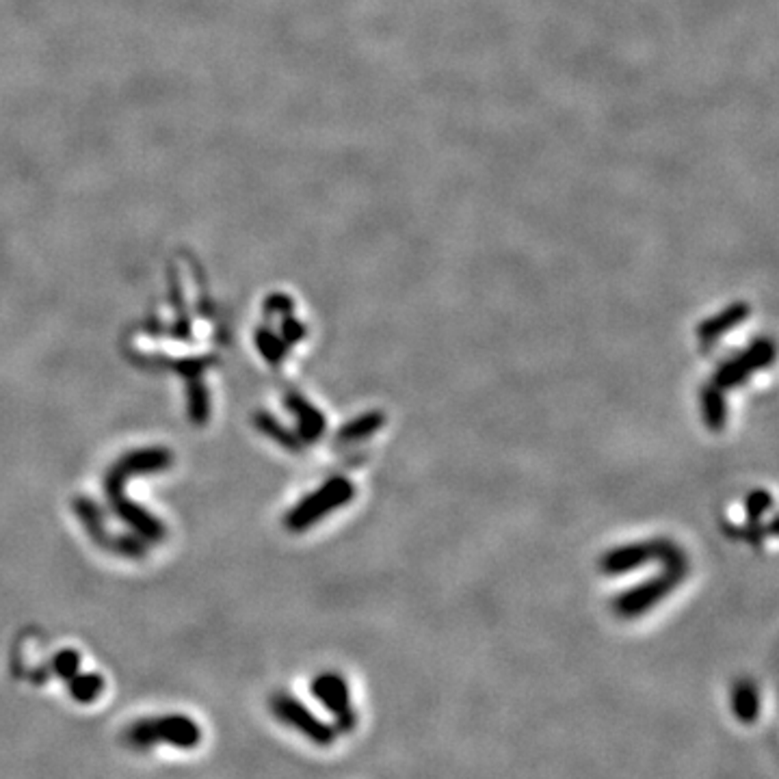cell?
Segmentation results:
<instances>
[{
    "label": "cell",
    "mask_w": 779,
    "mask_h": 779,
    "mask_svg": "<svg viewBox=\"0 0 779 779\" xmlns=\"http://www.w3.org/2000/svg\"><path fill=\"white\" fill-rule=\"evenodd\" d=\"M686 572H689L686 557L680 558V561L667 563V565H663V574H658V576L654 578H648V581L634 584V587L628 589V591L619 593L613 602L615 613H617L619 617H626V619L639 617V615L648 613L654 604H658L660 599L667 598L669 593L684 581Z\"/></svg>",
    "instance_id": "cell-1"
},
{
    "label": "cell",
    "mask_w": 779,
    "mask_h": 779,
    "mask_svg": "<svg viewBox=\"0 0 779 779\" xmlns=\"http://www.w3.org/2000/svg\"><path fill=\"white\" fill-rule=\"evenodd\" d=\"M684 558V552L680 550L678 543L663 540H649V541H634L626 543V546H617L613 550L604 552L599 558V572L607 574V576H622V574H630L639 567L648 565V563L658 561L663 565L667 563Z\"/></svg>",
    "instance_id": "cell-2"
},
{
    "label": "cell",
    "mask_w": 779,
    "mask_h": 779,
    "mask_svg": "<svg viewBox=\"0 0 779 779\" xmlns=\"http://www.w3.org/2000/svg\"><path fill=\"white\" fill-rule=\"evenodd\" d=\"M353 496H356V487H353L351 481L342 479V476H336V479L327 481L325 485L319 487L314 494L306 496V498L301 500L289 515H286V526H289L290 531L310 529V526L316 524L321 517H325L327 514H331V511L340 509L342 505H347Z\"/></svg>",
    "instance_id": "cell-3"
},
{
    "label": "cell",
    "mask_w": 779,
    "mask_h": 779,
    "mask_svg": "<svg viewBox=\"0 0 779 779\" xmlns=\"http://www.w3.org/2000/svg\"><path fill=\"white\" fill-rule=\"evenodd\" d=\"M773 357H775V345H773L771 338H756L745 351L730 357V360H725L716 368L712 383L721 390H732L741 386L753 373L771 366Z\"/></svg>",
    "instance_id": "cell-4"
},
{
    "label": "cell",
    "mask_w": 779,
    "mask_h": 779,
    "mask_svg": "<svg viewBox=\"0 0 779 779\" xmlns=\"http://www.w3.org/2000/svg\"><path fill=\"white\" fill-rule=\"evenodd\" d=\"M316 699L322 701L336 716L351 719V699H348L347 682L338 674H321L312 684Z\"/></svg>",
    "instance_id": "cell-5"
},
{
    "label": "cell",
    "mask_w": 779,
    "mask_h": 779,
    "mask_svg": "<svg viewBox=\"0 0 779 779\" xmlns=\"http://www.w3.org/2000/svg\"><path fill=\"white\" fill-rule=\"evenodd\" d=\"M275 712H280L281 719H286L289 724L297 725L299 730H304L307 736L316 738V741L325 742L327 738H331V732L327 730V727L322 725L314 715H310L301 701L292 699V697L280 695L278 699H275Z\"/></svg>",
    "instance_id": "cell-6"
},
{
    "label": "cell",
    "mask_w": 779,
    "mask_h": 779,
    "mask_svg": "<svg viewBox=\"0 0 779 779\" xmlns=\"http://www.w3.org/2000/svg\"><path fill=\"white\" fill-rule=\"evenodd\" d=\"M747 319H750V306L738 301V304H732L725 310H721L716 316H710V319L701 322L699 330H697V336H699L701 342L708 345V342L719 340L721 336H725L727 331H732L736 325H741Z\"/></svg>",
    "instance_id": "cell-7"
},
{
    "label": "cell",
    "mask_w": 779,
    "mask_h": 779,
    "mask_svg": "<svg viewBox=\"0 0 779 779\" xmlns=\"http://www.w3.org/2000/svg\"><path fill=\"white\" fill-rule=\"evenodd\" d=\"M286 405H289L292 416L297 418V424H299V438L306 440V442H316L325 431V418H322L319 409L310 401H306L301 394H289Z\"/></svg>",
    "instance_id": "cell-8"
},
{
    "label": "cell",
    "mask_w": 779,
    "mask_h": 779,
    "mask_svg": "<svg viewBox=\"0 0 779 779\" xmlns=\"http://www.w3.org/2000/svg\"><path fill=\"white\" fill-rule=\"evenodd\" d=\"M383 424H386V414L383 412L360 414V416L353 418L351 423H347L345 427H340V431H338V442L340 444L360 442V440H366L371 438L373 433H377Z\"/></svg>",
    "instance_id": "cell-9"
},
{
    "label": "cell",
    "mask_w": 779,
    "mask_h": 779,
    "mask_svg": "<svg viewBox=\"0 0 779 779\" xmlns=\"http://www.w3.org/2000/svg\"><path fill=\"white\" fill-rule=\"evenodd\" d=\"M701 416H704L706 427L710 431H721L727 423V405L724 390L716 388L715 383L701 390Z\"/></svg>",
    "instance_id": "cell-10"
},
{
    "label": "cell",
    "mask_w": 779,
    "mask_h": 779,
    "mask_svg": "<svg viewBox=\"0 0 779 779\" xmlns=\"http://www.w3.org/2000/svg\"><path fill=\"white\" fill-rule=\"evenodd\" d=\"M758 689L750 680H741L734 689V712L741 721H753L758 716Z\"/></svg>",
    "instance_id": "cell-11"
},
{
    "label": "cell",
    "mask_w": 779,
    "mask_h": 779,
    "mask_svg": "<svg viewBox=\"0 0 779 779\" xmlns=\"http://www.w3.org/2000/svg\"><path fill=\"white\" fill-rule=\"evenodd\" d=\"M258 348L263 351L266 360L273 364L281 362L286 356V342L275 334H269V331H260L258 334Z\"/></svg>",
    "instance_id": "cell-12"
},
{
    "label": "cell",
    "mask_w": 779,
    "mask_h": 779,
    "mask_svg": "<svg viewBox=\"0 0 779 779\" xmlns=\"http://www.w3.org/2000/svg\"><path fill=\"white\" fill-rule=\"evenodd\" d=\"M771 505H773V498L768 491H765V490L751 491V494L747 496V500H745L747 515H750V520L756 522L758 517H762L768 509H771Z\"/></svg>",
    "instance_id": "cell-13"
},
{
    "label": "cell",
    "mask_w": 779,
    "mask_h": 779,
    "mask_svg": "<svg viewBox=\"0 0 779 779\" xmlns=\"http://www.w3.org/2000/svg\"><path fill=\"white\" fill-rule=\"evenodd\" d=\"M258 424H263V427L266 429V431H269V435L271 438H275L278 440L280 444H284L286 448H290V450H297L299 448V435H295V433H289L286 431L284 427H281V424H278L275 423V420H271V418H258Z\"/></svg>",
    "instance_id": "cell-14"
},
{
    "label": "cell",
    "mask_w": 779,
    "mask_h": 779,
    "mask_svg": "<svg viewBox=\"0 0 779 779\" xmlns=\"http://www.w3.org/2000/svg\"><path fill=\"white\" fill-rule=\"evenodd\" d=\"M306 336V327L301 325L297 319H284L281 322V340L289 342V345H295V342H299L301 338Z\"/></svg>",
    "instance_id": "cell-15"
}]
</instances>
